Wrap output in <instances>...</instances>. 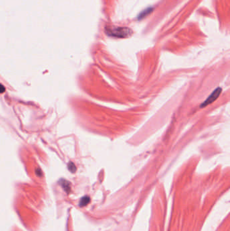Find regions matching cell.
Returning <instances> with one entry per match:
<instances>
[{
    "instance_id": "cell-2",
    "label": "cell",
    "mask_w": 230,
    "mask_h": 231,
    "mask_svg": "<svg viewBox=\"0 0 230 231\" xmlns=\"http://www.w3.org/2000/svg\"><path fill=\"white\" fill-rule=\"evenodd\" d=\"M221 91H222L221 88H220V87H218V88L215 89V91L210 94V95L209 97H207V99L201 104L200 108H205V107L209 105V104H210L214 101L216 100L217 97L219 96L220 94H221Z\"/></svg>"
},
{
    "instance_id": "cell-5",
    "label": "cell",
    "mask_w": 230,
    "mask_h": 231,
    "mask_svg": "<svg viewBox=\"0 0 230 231\" xmlns=\"http://www.w3.org/2000/svg\"><path fill=\"white\" fill-rule=\"evenodd\" d=\"M62 185H63V187H64V188L65 189V190H66V191H69L70 190V184H69V182H67L66 181H64H64H63V184H62Z\"/></svg>"
},
{
    "instance_id": "cell-6",
    "label": "cell",
    "mask_w": 230,
    "mask_h": 231,
    "mask_svg": "<svg viewBox=\"0 0 230 231\" xmlns=\"http://www.w3.org/2000/svg\"><path fill=\"white\" fill-rule=\"evenodd\" d=\"M5 91H6V89H5V87L1 84H0V93H4Z\"/></svg>"
},
{
    "instance_id": "cell-7",
    "label": "cell",
    "mask_w": 230,
    "mask_h": 231,
    "mask_svg": "<svg viewBox=\"0 0 230 231\" xmlns=\"http://www.w3.org/2000/svg\"><path fill=\"white\" fill-rule=\"evenodd\" d=\"M36 172H37V174L38 175V176H41V175H42V172H41V170L40 169H37Z\"/></svg>"
},
{
    "instance_id": "cell-1",
    "label": "cell",
    "mask_w": 230,
    "mask_h": 231,
    "mask_svg": "<svg viewBox=\"0 0 230 231\" xmlns=\"http://www.w3.org/2000/svg\"><path fill=\"white\" fill-rule=\"evenodd\" d=\"M106 33L108 35L115 37H126L132 33L130 29L126 27H111L106 28Z\"/></svg>"
},
{
    "instance_id": "cell-4",
    "label": "cell",
    "mask_w": 230,
    "mask_h": 231,
    "mask_svg": "<svg viewBox=\"0 0 230 231\" xmlns=\"http://www.w3.org/2000/svg\"><path fill=\"white\" fill-rule=\"evenodd\" d=\"M67 168H68V170L70 172H72V173H74L76 170V167L75 166L74 163L72 162H69L68 165H67Z\"/></svg>"
},
{
    "instance_id": "cell-3",
    "label": "cell",
    "mask_w": 230,
    "mask_h": 231,
    "mask_svg": "<svg viewBox=\"0 0 230 231\" xmlns=\"http://www.w3.org/2000/svg\"><path fill=\"white\" fill-rule=\"evenodd\" d=\"M90 201H91L90 197H88V196H85L81 199V201H80L79 205L81 207L86 206L87 204L90 202Z\"/></svg>"
}]
</instances>
